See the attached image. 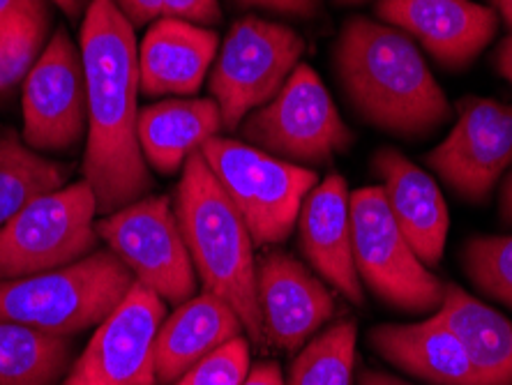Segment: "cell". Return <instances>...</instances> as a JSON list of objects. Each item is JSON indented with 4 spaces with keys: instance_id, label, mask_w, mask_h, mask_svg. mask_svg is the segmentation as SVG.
Returning <instances> with one entry per match:
<instances>
[{
    "instance_id": "cell-1",
    "label": "cell",
    "mask_w": 512,
    "mask_h": 385,
    "mask_svg": "<svg viewBox=\"0 0 512 385\" xmlns=\"http://www.w3.org/2000/svg\"><path fill=\"white\" fill-rule=\"evenodd\" d=\"M79 49L88 97L84 180L97 199V213L111 215L153 190L137 134L139 47L116 0H90Z\"/></svg>"
},
{
    "instance_id": "cell-2",
    "label": "cell",
    "mask_w": 512,
    "mask_h": 385,
    "mask_svg": "<svg viewBox=\"0 0 512 385\" xmlns=\"http://www.w3.org/2000/svg\"><path fill=\"white\" fill-rule=\"evenodd\" d=\"M335 67L358 116L395 137H427L453 116L416 42L395 26L365 17L346 21Z\"/></svg>"
},
{
    "instance_id": "cell-3",
    "label": "cell",
    "mask_w": 512,
    "mask_h": 385,
    "mask_svg": "<svg viewBox=\"0 0 512 385\" xmlns=\"http://www.w3.org/2000/svg\"><path fill=\"white\" fill-rule=\"evenodd\" d=\"M173 213L203 289L229 303L250 342L261 344L266 335L256 296L254 240L201 150L183 166Z\"/></svg>"
},
{
    "instance_id": "cell-4",
    "label": "cell",
    "mask_w": 512,
    "mask_h": 385,
    "mask_svg": "<svg viewBox=\"0 0 512 385\" xmlns=\"http://www.w3.org/2000/svg\"><path fill=\"white\" fill-rule=\"evenodd\" d=\"M134 282L132 270L111 249H97L86 259L49 273L3 279L0 321L74 335L109 319Z\"/></svg>"
},
{
    "instance_id": "cell-5",
    "label": "cell",
    "mask_w": 512,
    "mask_h": 385,
    "mask_svg": "<svg viewBox=\"0 0 512 385\" xmlns=\"http://www.w3.org/2000/svg\"><path fill=\"white\" fill-rule=\"evenodd\" d=\"M201 155L256 245H277L289 238L307 194L319 185L307 166L280 160L238 139L213 137Z\"/></svg>"
},
{
    "instance_id": "cell-6",
    "label": "cell",
    "mask_w": 512,
    "mask_h": 385,
    "mask_svg": "<svg viewBox=\"0 0 512 385\" xmlns=\"http://www.w3.org/2000/svg\"><path fill=\"white\" fill-rule=\"evenodd\" d=\"M97 199L86 180L42 194L0 229V282L49 273L97 252Z\"/></svg>"
},
{
    "instance_id": "cell-7",
    "label": "cell",
    "mask_w": 512,
    "mask_h": 385,
    "mask_svg": "<svg viewBox=\"0 0 512 385\" xmlns=\"http://www.w3.org/2000/svg\"><path fill=\"white\" fill-rule=\"evenodd\" d=\"M349 206L353 263L367 289L402 312H439L446 284L406 243L381 187H360L349 196Z\"/></svg>"
},
{
    "instance_id": "cell-8",
    "label": "cell",
    "mask_w": 512,
    "mask_h": 385,
    "mask_svg": "<svg viewBox=\"0 0 512 385\" xmlns=\"http://www.w3.org/2000/svg\"><path fill=\"white\" fill-rule=\"evenodd\" d=\"M303 51L305 40L289 26L259 17L236 21L210 72V95L224 130H236L252 111L273 100L300 65Z\"/></svg>"
},
{
    "instance_id": "cell-9",
    "label": "cell",
    "mask_w": 512,
    "mask_h": 385,
    "mask_svg": "<svg viewBox=\"0 0 512 385\" xmlns=\"http://www.w3.org/2000/svg\"><path fill=\"white\" fill-rule=\"evenodd\" d=\"M245 143L291 164H326L349 148L353 134L337 111L326 83L300 63L273 100L240 125Z\"/></svg>"
},
{
    "instance_id": "cell-10",
    "label": "cell",
    "mask_w": 512,
    "mask_h": 385,
    "mask_svg": "<svg viewBox=\"0 0 512 385\" xmlns=\"http://www.w3.org/2000/svg\"><path fill=\"white\" fill-rule=\"evenodd\" d=\"M97 233L139 284L164 303L183 305L197 291V270L167 196H143L104 215Z\"/></svg>"
},
{
    "instance_id": "cell-11",
    "label": "cell",
    "mask_w": 512,
    "mask_h": 385,
    "mask_svg": "<svg viewBox=\"0 0 512 385\" xmlns=\"http://www.w3.org/2000/svg\"><path fill=\"white\" fill-rule=\"evenodd\" d=\"M164 300L139 282L90 339L63 385H157L155 346Z\"/></svg>"
},
{
    "instance_id": "cell-12",
    "label": "cell",
    "mask_w": 512,
    "mask_h": 385,
    "mask_svg": "<svg viewBox=\"0 0 512 385\" xmlns=\"http://www.w3.org/2000/svg\"><path fill=\"white\" fill-rule=\"evenodd\" d=\"M88 127L81 49L65 28L44 44L24 77V141L33 150H67Z\"/></svg>"
},
{
    "instance_id": "cell-13",
    "label": "cell",
    "mask_w": 512,
    "mask_h": 385,
    "mask_svg": "<svg viewBox=\"0 0 512 385\" xmlns=\"http://www.w3.org/2000/svg\"><path fill=\"white\" fill-rule=\"evenodd\" d=\"M453 130L427 164L466 201L485 203L512 166V104L492 97H464Z\"/></svg>"
},
{
    "instance_id": "cell-14",
    "label": "cell",
    "mask_w": 512,
    "mask_h": 385,
    "mask_svg": "<svg viewBox=\"0 0 512 385\" xmlns=\"http://www.w3.org/2000/svg\"><path fill=\"white\" fill-rule=\"evenodd\" d=\"M376 14L453 70L471 65L499 30V14L473 0H379Z\"/></svg>"
},
{
    "instance_id": "cell-15",
    "label": "cell",
    "mask_w": 512,
    "mask_h": 385,
    "mask_svg": "<svg viewBox=\"0 0 512 385\" xmlns=\"http://www.w3.org/2000/svg\"><path fill=\"white\" fill-rule=\"evenodd\" d=\"M256 296L263 335L284 351H298L335 314V300L321 279L280 249L256 263Z\"/></svg>"
},
{
    "instance_id": "cell-16",
    "label": "cell",
    "mask_w": 512,
    "mask_h": 385,
    "mask_svg": "<svg viewBox=\"0 0 512 385\" xmlns=\"http://www.w3.org/2000/svg\"><path fill=\"white\" fill-rule=\"evenodd\" d=\"M349 196L340 173H330L307 194L298 215V233L305 259L316 273L353 305H363V286L353 263Z\"/></svg>"
},
{
    "instance_id": "cell-17",
    "label": "cell",
    "mask_w": 512,
    "mask_h": 385,
    "mask_svg": "<svg viewBox=\"0 0 512 385\" xmlns=\"http://www.w3.org/2000/svg\"><path fill=\"white\" fill-rule=\"evenodd\" d=\"M374 171L406 243L425 266L434 268L446 249L450 226L439 185L395 148H381L374 155Z\"/></svg>"
},
{
    "instance_id": "cell-18",
    "label": "cell",
    "mask_w": 512,
    "mask_h": 385,
    "mask_svg": "<svg viewBox=\"0 0 512 385\" xmlns=\"http://www.w3.org/2000/svg\"><path fill=\"white\" fill-rule=\"evenodd\" d=\"M220 37L190 21L160 17L139 47V81L150 97L192 95L215 63Z\"/></svg>"
},
{
    "instance_id": "cell-19",
    "label": "cell",
    "mask_w": 512,
    "mask_h": 385,
    "mask_svg": "<svg viewBox=\"0 0 512 385\" xmlns=\"http://www.w3.org/2000/svg\"><path fill=\"white\" fill-rule=\"evenodd\" d=\"M372 349L429 385H487L462 342L436 316L423 323H383L370 332Z\"/></svg>"
},
{
    "instance_id": "cell-20",
    "label": "cell",
    "mask_w": 512,
    "mask_h": 385,
    "mask_svg": "<svg viewBox=\"0 0 512 385\" xmlns=\"http://www.w3.org/2000/svg\"><path fill=\"white\" fill-rule=\"evenodd\" d=\"M243 321L215 293L203 291L164 319L155 346L157 383L171 385L210 353L240 337Z\"/></svg>"
},
{
    "instance_id": "cell-21",
    "label": "cell",
    "mask_w": 512,
    "mask_h": 385,
    "mask_svg": "<svg viewBox=\"0 0 512 385\" xmlns=\"http://www.w3.org/2000/svg\"><path fill=\"white\" fill-rule=\"evenodd\" d=\"M222 130L215 100L171 97L139 111V146L157 173L171 176Z\"/></svg>"
},
{
    "instance_id": "cell-22",
    "label": "cell",
    "mask_w": 512,
    "mask_h": 385,
    "mask_svg": "<svg viewBox=\"0 0 512 385\" xmlns=\"http://www.w3.org/2000/svg\"><path fill=\"white\" fill-rule=\"evenodd\" d=\"M436 319L455 332L487 385H512V321L457 284H446Z\"/></svg>"
},
{
    "instance_id": "cell-23",
    "label": "cell",
    "mask_w": 512,
    "mask_h": 385,
    "mask_svg": "<svg viewBox=\"0 0 512 385\" xmlns=\"http://www.w3.org/2000/svg\"><path fill=\"white\" fill-rule=\"evenodd\" d=\"M70 365V339L0 321V385H58Z\"/></svg>"
},
{
    "instance_id": "cell-24",
    "label": "cell",
    "mask_w": 512,
    "mask_h": 385,
    "mask_svg": "<svg viewBox=\"0 0 512 385\" xmlns=\"http://www.w3.org/2000/svg\"><path fill=\"white\" fill-rule=\"evenodd\" d=\"M67 183V169L37 155L14 130L0 132V229L42 194Z\"/></svg>"
},
{
    "instance_id": "cell-25",
    "label": "cell",
    "mask_w": 512,
    "mask_h": 385,
    "mask_svg": "<svg viewBox=\"0 0 512 385\" xmlns=\"http://www.w3.org/2000/svg\"><path fill=\"white\" fill-rule=\"evenodd\" d=\"M49 26V0H0V74L10 86L42 54Z\"/></svg>"
},
{
    "instance_id": "cell-26",
    "label": "cell",
    "mask_w": 512,
    "mask_h": 385,
    "mask_svg": "<svg viewBox=\"0 0 512 385\" xmlns=\"http://www.w3.org/2000/svg\"><path fill=\"white\" fill-rule=\"evenodd\" d=\"M356 321H340L316 335L293 358L286 385H351L356 365Z\"/></svg>"
},
{
    "instance_id": "cell-27",
    "label": "cell",
    "mask_w": 512,
    "mask_h": 385,
    "mask_svg": "<svg viewBox=\"0 0 512 385\" xmlns=\"http://www.w3.org/2000/svg\"><path fill=\"white\" fill-rule=\"evenodd\" d=\"M462 266L480 293L512 309V236L466 240Z\"/></svg>"
},
{
    "instance_id": "cell-28",
    "label": "cell",
    "mask_w": 512,
    "mask_h": 385,
    "mask_svg": "<svg viewBox=\"0 0 512 385\" xmlns=\"http://www.w3.org/2000/svg\"><path fill=\"white\" fill-rule=\"evenodd\" d=\"M250 372V342L240 335L197 362L176 385H240Z\"/></svg>"
},
{
    "instance_id": "cell-29",
    "label": "cell",
    "mask_w": 512,
    "mask_h": 385,
    "mask_svg": "<svg viewBox=\"0 0 512 385\" xmlns=\"http://www.w3.org/2000/svg\"><path fill=\"white\" fill-rule=\"evenodd\" d=\"M162 17L210 28L220 24L222 12L217 0H162Z\"/></svg>"
},
{
    "instance_id": "cell-30",
    "label": "cell",
    "mask_w": 512,
    "mask_h": 385,
    "mask_svg": "<svg viewBox=\"0 0 512 385\" xmlns=\"http://www.w3.org/2000/svg\"><path fill=\"white\" fill-rule=\"evenodd\" d=\"M245 7H259V10L291 14V17H314L321 10V0H233Z\"/></svg>"
},
{
    "instance_id": "cell-31",
    "label": "cell",
    "mask_w": 512,
    "mask_h": 385,
    "mask_svg": "<svg viewBox=\"0 0 512 385\" xmlns=\"http://www.w3.org/2000/svg\"><path fill=\"white\" fill-rule=\"evenodd\" d=\"M116 5L132 26L153 24L157 17H162V0H116Z\"/></svg>"
},
{
    "instance_id": "cell-32",
    "label": "cell",
    "mask_w": 512,
    "mask_h": 385,
    "mask_svg": "<svg viewBox=\"0 0 512 385\" xmlns=\"http://www.w3.org/2000/svg\"><path fill=\"white\" fill-rule=\"evenodd\" d=\"M240 385H286L282 379L280 365L277 362H261L247 372L245 381Z\"/></svg>"
},
{
    "instance_id": "cell-33",
    "label": "cell",
    "mask_w": 512,
    "mask_h": 385,
    "mask_svg": "<svg viewBox=\"0 0 512 385\" xmlns=\"http://www.w3.org/2000/svg\"><path fill=\"white\" fill-rule=\"evenodd\" d=\"M492 63H494V70L499 72L501 77L512 86V30H510V35L506 37V40H503L499 47H496L494 56H492Z\"/></svg>"
},
{
    "instance_id": "cell-34",
    "label": "cell",
    "mask_w": 512,
    "mask_h": 385,
    "mask_svg": "<svg viewBox=\"0 0 512 385\" xmlns=\"http://www.w3.org/2000/svg\"><path fill=\"white\" fill-rule=\"evenodd\" d=\"M499 213H501V222L506 226H512V171L508 173L506 183H503V187H501Z\"/></svg>"
},
{
    "instance_id": "cell-35",
    "label": "cell",
    "mask_w": 512,
    "mask_h": 385,
    "mask_svg": "<svg viewBox=\"0 0 512 385\" xmlns=\"http://www.w3.org/2000/svg\"><path fill=\"white\" fill-rule=\"evenodd\" d=\"M358 385H411V383L397 379V376H393V374L374 372V369H367V372L360 374Z\"/></svg>"
},
{
    "instance_id": "cell-36",
    "label": "cell",
    "mask_w": 512,
    "mask_h": 385,
    "mask_svg": "<svg viewBox=\"0 0 512 385\" xmlns=\"http://www.w3.org/2000/svg\"><path fill=\"white\" fill-rule=\"evenodd\" d=\"M49 3H54L70 19H79L88 10V0H49Z\"/></svg>"
},
{
    "instance_id": "cell-37",
    "label": "cell",
    "mask_w": 512,
    "mask_h": 385,
    "mask_svg": "<svg viewBox=\"0 0 512 385\" xmlns=\"http://www.w3.org/2000/svg\"><path fill=\"white\" fill-rule=\"evenodd\" d=\"M492 3V10L501 14V19L506 21V26L512 30V0H489Z\"/></svg>"
},
{
    "instance_id": "cell-38",
    "label": "cell",
    "mask_w": 512,
    "mask_h": 385,
    "mask_svg": "<svg viewBox=\"0 0 512 385\" xmlns=\"http://www.w3.org/2000/svg\"><path fill=\"white\" fill-rule=\"evenodd\" d=\"M7 88H10V83H7V81H5V77H3V74H0V93H5Z\"/></svg>"
},
{
    "instance_id": "cell-39",
    "label": "cell",
    "mask_w": 512,
    "mask_h": 385,
    "mask_svg": "<svg viewBox=\"0 0 512 385\" xmlns=\"http://www.w3.org/2000/svg\"><path fill=\"white\" fill-rule=\"evenodd\" d=\"M337 3H344V5H353V3H363V0H337Z\"/></svg>"
}]
</instances>
